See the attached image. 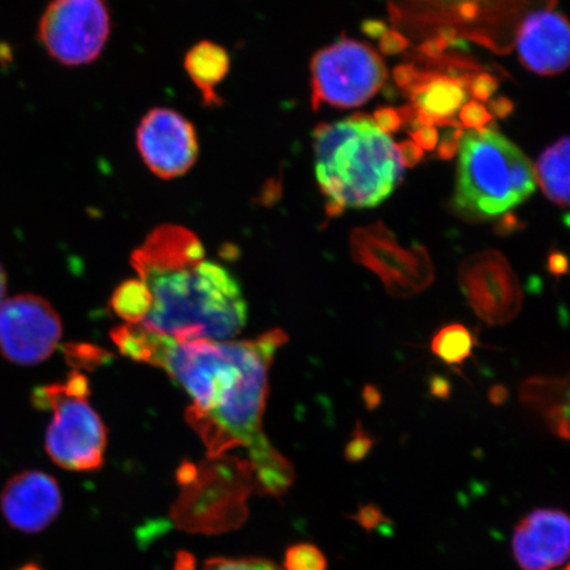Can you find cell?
Returning <instances> with one entry per match:
<instances>
[{"label":"cell","instance_id":"obj_1","mask_svg":"<svg viewBox=\"0 0 570 570\" xmlns=\"http://www.w3.org/2000/svg\"><path fill=\"white\" fill-rule=\"evenodd\" d=\"M111 340L127 358L161 368L187 392L191 403L185 416L209 458L244 449L262 494L281 497L292 487V463L263 430L269 368L287 334L275 330L244 341L180 340L124 324Z\"/></svg>","mask_w":570,"mask_h":570},{"label":"cell","instance_id":"obj_2","mask_svg":"<svg viewBox=\"0 0 570 570\" xmlns=\"http://www.w3.org/2000/svg\"><path fill=\"white\" fill-rule=\"evenodd\" d=\"M202 240L187 227L161 225L131 255L149 308L139 326L180 340H230L247 323L239 284L206 259Z\"/></svg>","mask_w":570,"mask_h":570},{"label":"cell","instance_id":"obj_3","mask_svg":"<svg viewBox=\"0 0 570 570\" xmlns=\"http://www.w3.org/2000/svg\"><path fill=\"white\" fill-rule=\"evenodd\" d=\"M316 177L330 216L374 208L403 178L397 146L365 116L315 130Z\"/></svg>","mask_w":570,"mask_h":570},{"label":"cell","instance_id":"obj_4","mask_svg":"<svg viewBox=\"0 0 570 570\" xmlns=\"http://www.w3.org/2000/svg\"><path fill=\"white\" fill-rule=\"evenodd\" d=\"M455 209L469 219H491L525 202L537 188L532 164L493 130L463 132L459 147Z\"/></svg>","mask_w":570,"mask_h":570},{"label":"cell","instance_id":"obj_5","mask_svg":"<svg viewBox=\"0 0 570 570\" xmlns=\"http://www.w3.org/2000/svg\"><path fill=\"white\" fill-rule=\"evenodd\" d=\"M89 396L88 377L80 372L33 392L36 407L52 412L46 452L57 466L70 472H95L105 462L107 428Z\"/></svg>","mask_w":570,"mask_h":570},{"label":"cell","instance_id":"obj_6","mask_svg":"<svg viewBox=\"0 0 570 570\" xmlns=\"http://www.w3.org/2000/svg\"><path fill=\"white\" fill-rule=\"evenodd\" d=\"M112 18L107 0H51L39 21L38 38L60 66H89L109 45Z\"/></svg>","mask_w":570,"mask_h":570},{"label":"cell","instance_id":"obj_7","mask_svg":"<svg viewBox=\"0 0 570 570\" xmlns=\"http://www.w3.org/2000/svg\"><path fill=\"white\" fill-rule=\"evenodd\" d=\"M312 106L356 107L383 87L387 69L374 49L354 40H341L321 49L311 62Z\"/></svg>","mask_w":570,"mask_h":570},{"label":"cell","instance_id":"obj_8","mask_svg":"<svg viewBox=\"0 0 570 570\" xmlns=\"http://www.w3.org/2000/svg\"><path fill=\"white\" fill-rule=\"evenodd\" d=\"M351 252L356 263L381 277L391 296H415L434 281L426 248H404L382 223L353 230Z\"/></svg>","mask_w":570,"mask_h":570},{"label":"cell","instance_id":"obj_9","mask_svg":"<svg viewBox=\"0 0 570 570\" xmlns=\"http://www.w3.org/2000/svg\"><path fill=\"white\" fill-rule=\"evenodd\" d=\"M61 337V318L46 298L18 295L0 304V353L4 358L18 365H38L53 354Z\"/></svg>","mask_w":570,"mask_h":570},{"label":"cell","instance_id":"obj_10","mask_svg":"<svg viewBox=\"0 0 570 570\" xmlns=\"http://www.w3.org/2000/svg\"><path fill=\"white\" fill-rule=\"evenodd\" d=\"M135 138L141 160L163 180L184 176L198 159L199 141L195 125L169 107L148 110L140 119Z\"/></svg>","mask_w":570,"mask_h":570},{"label":"cell","instance_id":"obj_11","mask_svg":"<svg viewBox=\"0 0 570 570\" xmlns=\"http://www.w3.org/2000/svg\"><path fill=\"white\" fill-rule=\"evenodd\" d=\"M459 283L476 316L489 325H505L522 308L517 274L501 253L469 256L460 268Z\"/></svg>","mask_w":570,"mask_h":570},{"label":"cell","instance_id":"obj_12","mask_svg":"<svg viewBox=\"0 0 570 570\" xmlns=\"http://www.w3.org/2000/svg\"><path fill=\"white\" fill-rule=\"evenodd\" d=\"M0 509L12 529L26 533L45 531L62 509L59 483L40 470H26L4 484Z\"/></svg>","mask_w":570,"mask_h":570},{"label":"cell","instance_id":"obj_13","mask_svg":"<svg viewBox=\"0 0 570 570\" xmlns=\"http://www.w3.org/2000/svg\"><path fill=\"white\" fill-rule=\"evenodd\" d=\"M570 524L566 512L540 509L517 527L512 551L523 570H553L569 558Z\"/></svg>","mask_w":570,"mask_h":570},{"label":"cell","instance_id":"obj_14","mask_svg":"<svg viewBox=\"0 0 570 570\" xmlns=\"http://www.w3.org/2000/svg\"><path fill=\"white\" fill-rule=\"evenodd\" d=\"M569 24L559 12H534L520 26L519 59L533 73L553 76L564 71L569 66Z\"/></svg>","mask_w":570,"mask_h":570},{"label":"cell","instance_id":"obj_15","mask_svg":"<svg viewBox=\"0 0 570 570\" xmlns=\"http://www.w3.org/2000/svg\"><path fill=\"white\" fill-rule=\"evenodd\" d=\"M469 81L453 76L416 73L409 85L411 98L416 106L415 126H454V116L466 104Z\"/></svg>","mask_w":570,"mask_h":570},{"label":"cell","instance_id":"obj_16","mask_svg":"<svg viewBox=\"0 0 570 570\" xmlns=\"http://www.w3.org/2000/svg\"><path fill=\"white\" fill-rule=\"evenodd\" d=\"M184 69L202 96L205 106L223 105L218 88L232 69V56L225 47L210 40L196 42L184 57Z\"/></svg>","mask_w":570,"mask_h":570},{"label":"cell","instance_id":"obj_17","mask_svg":"<svg viewBox=\"0 0 570 570\" xmlns=\"http://www.w3.org/2000/svg\"><path fill=\"white\" fill-rule=\"evenodd\" d=\"M520 397L544 417L551 431L562 439L569 438V382L533 377L520 387Z\"/></svg>","mask_w":570,"mask_h":570},{"label":"cell","instance_id":"obj_18","mask_svg":"<svg viewBox=\"0 0 570 570\" xmlns=\"http://www.w3.org/2000/svg\"><path fill=\"white\" fill-rule=\"evenodd\" d=\"M569 138L564 137L548 147L537 164L538 181L550 202L569 206Z\"/></svg>","mask_w":570,"mask_h":570},{"label":"cell","instance_id":"obj_19","mask_svg":"<svg viewBox=\"0 0 570 570\" xmlns=\"http://www.w3.org/2000/svg\"><path fill=\"white\" fill-rule=\"evenodd\" d=\"M114 313L128 325H140L149 308V296L138 277L119 285L111 297Z\"/></svg>","mask_w":570,"mask_h":570},{"label":"cell","instance_id":"obj_20","mask_svg":"<svg viewBox=\"0 0 570 570\" xmlns=\"http://www.w3.org/2000/svg\"><path fill=\"white\" fill-rule=\"evenodd\" d=\"M474 347V338L468 327L453 324L444 326L432 340V352L448 365H461Z\"/></svg>","mask_w":570,"mask_h":570},{"label":"cell","instance_id":"obj_21","mask_svg":"<svg viewBox=\"0 0 570 570\" xmlns=\"http://www.w3.org/2000/svg\"><path fill=\"white\" fill-rule=\"evenodd\" d=\"M327 561L323 552L312 544H296L285 552L283 570H326Z\"/></svg>","mask_w":570,"mask_h":570},{"label":"cell","instance_id":"obj_22","mask_svg":"<svg viewBox=\"0 0 570 570\" xmlns=\"http://www.w3.org/2000/svg\"><path fill=\"white\" fill-rule=\"evenodd\" d=\"M203 570H283L273 561L256 558L213 559L206 562Z\"/></svg>","mask_w":570,"mask_h":570},{"label":"cell","instance_id":"obj_23","mask_svg":"<svg viewBox=\"0 0 570 570\" xmlns=\"http://www.w3.org/2000/svg\"><path fill=\"white\" fill-rule=\"evenodd\" d=\"M459 112L462 126L472 128V130H482V128L487 127L491 122V119H493L487 106L476 101H470L463 105Z\"/></svg>","mask_w":570,"mask_h":570},{"label":"cell","instance_id":"obj_24","mask_svg":"<svg viewBox=\"0 0 570 570\" xmlns=\"http://www.w3.org/2000/svg\"><path fill=\"white\" fill-rule=\"evenodd\" d=\"M468 89L480 101H488L497 91L498 82L493 76L482 73L470 81Z\"/></svg>","mask_w":570,"mask_h":570},{"label":"cell","instance_id":"obj_25","mask_svg":"<svg viewBox=\"0 0 570 570\" xmlns=\"http://www.w3.org/2000/svg\"><path fill=\"white\" fill-rule=\"evenodd\" d=\"M373 122L381 131L389 134L397 131L402 127L403 120L399 111L384 107L374 112Z\"/></svg>","mask_w":570,"mask_h":570},{"label":"cell","instance_id":"obj_26","mask_svg":"<svg viewBox=\"0 0 570 570\" xmlns=\"http://www.w3.org/2000/svg\"><path fill=\"white\" fill-rule=\"evenodd\" d=\"M413 142L423 149V151H433L439 145L438 128L433 126H422L411 132Z\"/></svg>","mask_w":570,"mask_h":570},{"label":"cell","instance_id":"obj_27","mask_svg":"<svg viewBox=\"0 0 570 570\" xmlns=\"http://www.w3.org/2000/svg\"><path fill=\"white\" fill-rule=\"evenodd\" d=\"M409 47V40L401 32L387 31L381 38V51L386 55H395Z\"/></svg>","mask_w":570,"mask_h":570},{"label":"cell","instance_id":"obj_28","mask_svg":"<svg viewBox=\"0 0 570 570\" xmlns=\"http://www.w3.org/2000/svg\"><path fill=\"white\" fill-rule=\"evenodd\" d=\"M397 151L399 155H401L403 167L407 168L416 167L417 164L422 161L424 155L423 149L411 140L403 141L402 145H399Z\"/></svg>","mask_w":570,"mask_h":570},{"label":"cell","instance_id":"obj_29","mask_svg":"<svg viewBox=\"0 0 570 570\" xmlns=\"http://www.w3.org/2000/svg\"><path fill=\"white\" fill-rule=\"evenodd\" d=\"M462 134L461 130H454L445 135L439 146L440 159L451 160L454 158V155L459 153Z\"/></svg>","mask_w":570,"mask_h":570},{"label":"cell","instance_id":"obj_30","mask_svg":"<svg viewBox=\"0 0 570 570\" xmlns=\"http://www.w3.org/2000/svg\"><path fill=\"white\" fill-rule=\"evenodd\" d=\"M548 269L554 276L568 274V259L564 254L554 252L548 256Z\"/></svg>","mask_w":570,"mask_h":570},{"label":"cell","instance_id":"obj_31","mask_svg":"<svg viewBox=\"0 0 570 570\" xmlns=\"http://www.w3.org/2000/svg\"><path fill=\"white\" fill-rule=\"evenodd\" d=\"M416 69L413 66H402L397 67L394 70V78L397 85H401V87L407 88L410 83H412L413 80H415L416 77Z\"/></svg>","mask_w":570,"mask_h":570},{"label":"cell","instance_id":"obj_32","mask_svg":"<svg viewBox=\"0 0 570 570\" xmlns=\"http://www.w3.org/2000/svg\"><path fill=\"white\" fill-rule=\"evenodd\" d=\"M490 110L499 118L509 117L511 111L514 110V104L509 98L499 97L490 102Z\"/></svg>","mask_w":570,"mask_h":570},{"label":"cell","instance_id":"obj_33","mask_svg":"<svg viewBox=\"0 0 570 570\" xmlns=\"http://www.w3.org/2000/svg\"><path fill=\"white\" fill-rule=\"evenodd\" d=\"M362 31L373 39H381L384 33L387 32V26L380 20H366L362 24Z\"/></svg>","mask_w":570,"mask_h":570},{"label":"cell","instance_id":"obj_34","mask_svg":"<svg viewBox=\"0 0 570 570\" xmlns=\"http://www.w3.org/2000/svg\"><path fill=\"white\" fill-rule=\"evenodd\" d=\"M432 392L441 397L446 396L449 394V383L443 377H434L432 381Z\"/></svg>","mask_w":570,"mask_h":570},{"label":"cell","instance_id":"obj_35","mask_svg":"<svg viewBox=\"0 0 570 570\" xmlns=\"http://www.w3.org/2000/svg\"><path fill=\"white\" fill-rule=\"evenodd\" d=\"M7 289V277L2 265H0V304L3 303Z\"/></svg>","mask_w":570,"mask_h":570},{"label":"cell","instance_id":"obj_36","mask_svg":"<svg viewBox=\"0 0 570 570\" xmlns=\"http://www.w3.org/2000/svg\"><path fill=\"white\" fill-rule=\"evenodd\" d=\"M18 570H42V569L36 564H26L24 567H21Z\"/></svg>","mask_w":570,"mask_h":570}]
</instances>
